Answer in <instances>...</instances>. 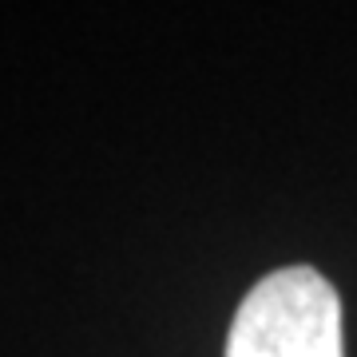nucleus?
Returning <instances> with one entry per match:
<instances>
[{"label": "nucleus", "mask_w": 357, "mask_h": 357, "mask_svg": "<svg viewBox=\"0 0 357 357\" xmlns=\"http://www.w3.org/2000/svg\"><path fill=\"white\" fill-rule=\"evenodd\" d=\"M227 357H345L342 302L314 266H282L243 298Z\"/></svg>", "instance_id": "1"}]
</instances>
